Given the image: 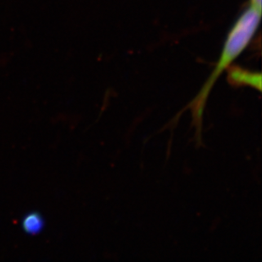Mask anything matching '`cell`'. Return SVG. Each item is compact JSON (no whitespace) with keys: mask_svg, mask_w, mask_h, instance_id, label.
<instances>
[{"mask_svg":"<svg viewBox=\"0 0 262 262\" xmlns=\"http://www.w3.org/2000/svg\"><path fill=\"white\" fill-rule=\"evenodd\" d=\"M260 15L261 10L250 5V7L237 19L228 33L223 52L221 54L215 69L208 77L201 91L187 106V109L190 110L192 113L193 126L195 128L197 141L201 142L202 139L204 112L213 86L222 73L229 68L236 58L247 47L256 32L260 23Z\"/></svg>","mask_w":262,"mask_h":262,"instance_id":"obj_1","label":"cell"},{"mask_svg":"<svg viewBox=\"0 0 262 262\" xmlns=\"http://www.w3.org/2000/svg\"><path fill=\"white\" fill-rule=\"evenodd\" d=\"M228 82L233 86H249L261 91L260 73L250 72L240 67H232L228 70Z\"/></svg>","mask_w":262,"mask_h":262,"instance_id":"obj_2","label":"cell"},{"mask_svg":"<svg viewBox=\"0 0 262 262\" xmlns=\"http://www.w3.org/2000/svg\"><path fill=\"white\" fill-rule=\"evenodd\" d=\"M21 225L26 233L30 235L39 234L45 228V219L38 213H29L24 215Z\"/></svg>","mask_w":262,"mask_h":262,"instance_id":"obj_3","label":"cell"}]
</instances>
